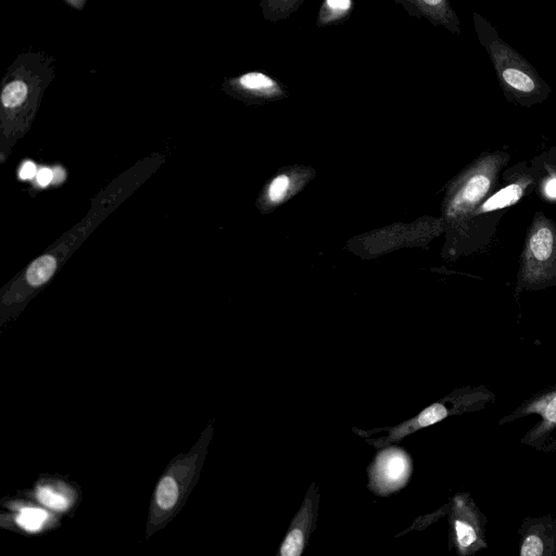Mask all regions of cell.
<instances>
[{
	"label": "cell",
	"mask_w": 556,
	"mask_h": 556,
	"mask_svg": "<svg viewBox=\"0 0 556 556\" xmlns=\"http://www.w3.org/2000/svg\"><path fill=\"white\" fill-rule=\"evenodd\" d=\"M536 414L541 417L521 438V443L539 452L556 451V439L552 437L556 429V386L542 389L525 400L510 414L498 420L503 426L516 419Z\"/></svg>",
	"instance_id": "cell-6"
},
{
	"label": "cell",
	"mask_w": 556,
	"mask_h": 556,
	"mask_svg": "<svg viewBox=\"0 0 556 556\" xmlns=\"http://www.w3.org/2000/svg\"><path fill=\"white\" fill-rule=\"evenodd\" d=\"M35 175H37L36 165L30 161L24 162L20 168L21 179H31Z\"/></svg>",
	"instance_id": "cell-21"
},
{
	"label": "cell",
	"mask_w": 556,
	"mask_h": 556,
	"mask_svg": "<svg viewBox=\"0 0 556 556\" xmlns=\"http://www.w3.org/2000/svg\"><path fill=\"white\" fill-rule=\"evenodd\" d=\"M36 179L40 186L46 187L53 180V170L43 167L37 173Z\"/></svg>",
	"instance_id": "cell-22"
},
{
	"label": "cell",
	"mask_w": 556,
	"mask_h": 556,
	"mask_svg": "<svg viewBox=\"0 0 556 556\" xmlns=\"http://www.w3.org/2000/svg\"><path fill=\"white\" fill-rule=\"evenodd\" d=\"M541 193L548 200H556V174H552L541 180Z\"/></svg>",
	"instance_id": "cell-20"
},
{
	"label": "cell",
	"mask_w": 556,
	"mask_h": 556,
	"mask_svg": "<svg viewBox=\"0 0 556 556\" xmlns=\"http://www.w3.org/2000/svg\"><path fill=\"white\" fill-rule=\"evenodd\" d=\"M414 17L426 18L454 35L460 34V21L448 0H393Z\"/></svg>",
	"instance_id": "cell-12"
},
{
	"label": "cell",
	"mask_w": 556,
	"mask_h": 556,
	"mask_svg": "<svg viewBox=\"0 0 556 556\" xmlns=\"http://www.w3.org/2000/svg\"><path fill=\"white\" fill-rule=\"evenodd\" d=\"M472 21L478 40L490 56L506 99L522 106L546 100L551 88L535 68L504 41L480 13L473 12Z\"/></svg>",
	"instance_id": "cell-1"
},
{
	"label": "cell",
	"mask_w": 556,
	"mask_h": 556,
	"mask_svg": "<svg viewBox=\"0 0 556 556\" xmlns=\"http://www.w3.org/2000/svg\"><path fill=\"white\" fill-rule=\"evenodd\" d=\"M52 170H53V180H52V182L58 184V182L63 181V179L65 178L64 170L62 168H60V167H55Z\"/></svg>",
	"instance_id": "cell-24"
},
{
	"label": "cell",
	"mask_w": 556,
	"mask_h": 556,
	"mask_svg": "<svg viewBox=\"0 0 556 556\" xmlns=\"http://www.w3.org/2000/svg\"><path fill=\"white\" fill-rule=\"evenodd\" d=\"M507 160L508 155L504 152L483 155L454 193L448 215L451 217L469 215L496 188L500 170Z\"/></svg>",
	"instance_id": "cell-7"
},
{
	"label": "cell",
	"mask_w": 556,
	"mask_h": 556,
	"mask_svg": "<svg viewBox=\"0 0 556 556\" xmlns=\"http://www.w3.org/2000/svg\"><path fill=\"white\" fill-rule=\"evenodd\" d=\"M56 267L54 257L45 255L31 263L26 277L31 286H39L50 279Z\"/></svg>",
	"instance_id": "cell-15"
},
{
	"label": "cell",
	"mask_w": 556,
	"mask_h": 556,
	"mask_svg": "<svg viewBox=\"0 0 556 556\" xmlns=\"http://www.w3.org/2000/svg\"><path fill=\"white\" fill-rule=\"evenodd\" d=\"M556 283V228L536 215L521 255L518 285L521 289H542Z\"/></svg>",
	"instance_id": "cell-3"
},
{
	"label": "cell",
	"mask_w": 556,
	"mask_h": 556,
	"mask_svg": "<svg viewBox=\"0 0 556 556\" xmlns=\"http://www.w3.org/2000/svg\"><path fill=\"white\" fill-rule=\"evenodd\" d=\"M518 535L520 556H556V519L551 515L523 518Z\"/></svg>",
	"instance_id": "cell-10"
},
{
	"label": "cell",
	"mask_w": 556,
	"mask_h": 556,
	"mask_svg": "<svg viewBox=\"0 0 556 556\" xmlns=\"http://www.w3.org/2000/svg\"><path fill=\"white\" fill-rule=\"evenodd\" d=\"M223 88L229 93L251 99L269 100L285 96L283 87L275 78L256 71L226 78Z\"/></svg>",
	"instance_id": "cell-11"
},
{
	"label": "cell",
	"mask_w": 556,
	"mask_h": 556,
	"mask_svg": "<svg viewBox=\"0 0 556 556\" xmlns=\"http://www.w3.org/2000/svg\"><path fill=\"white\" fill-rule=\"evenodd\" d=\"M353 10V0H324L317 15V26L325 27L340 23L349 17Z\"/></svg>",
	"instance_id": "cell-13"
},
{
	"label": "cell",
	"mask_w": 556,
	"mask_h": 556,
	"mask_svg": "<svg viewBox=\"0 0 556 556\" xmlns=\"http://www.w3.org/2000/svg\"><path fill=\"white\" fill-rule=\"evenodd\" d=\"M37 498L45 506L55 510H64L68 507V501L64 496L46 486L38 488Z\"/></svg>",
	"instance_id": "cell-18"
},
{
	"label": "cell",
	"mask_w": 556,
	"mask_h": 556,
	"mask_svg": "<svg viewBox=\"0 0 556 556\" xmlns=\"http://www.w3.org/2000/svg\"><path fill=\"white\" fill-rule=\"evenodd\" d=\"M495 397V393L484 384L465 386L453 390L401 424L370 430L353 428V431L365 438L368 444L379 450L397 443L407 435L438 424L447 417L481 410L489 404L494 403Z\"/></svg>",
	"instance_id": "cell-2"
},
{
	"label": "cell",
	"mask_w": 556,
	"mask_h": 556,
	"mask_svg": "<svg viewBox=\"0 0 556 556\" xmlns=\"http://www.w3.org/2000/svg\"><path fill=\"white\" fill-rule=\"evenodd\" d=\"M68 7L77 10V11H81L86 3H87V0H63Z\"/></svg>",
	"instance_id": "cell-23"
},
{
	"label": "cell",
	"mask_w": 556,
	"mask_h": 556,
	"mask_svg": "<svg viewBox=\"0 0 556 556\" xmlns=\"http://www.w3.org/2000/svg\"><path fill=\"white\" fill-rule=\"evenodd\" d=\"M319 497L318 486L313 481L279 545V556H301L303 554L311 534L316 528Z\"/></svg>",
	"instance_id": "cell-9"
},
{
	"label": "cell",
	"mask_w": 556,
	"mask_h": 556,
	"mask_svg": "<svg viewBox=\"0 0 556 556\" xmlns=\"http://www.w3.org/2000/svg\"><path fill=\"white\" fill-rule=\"evenodd\" d=\"M177 497L178 486L175 480L170 477L163 478L156 491L159 506L163 509H169L175 505Z\"/></svg>",
	"instance_id": "cell-17"
},
{
	"label": "cell",
	"mask_w": 556,
	"mask_h": 556,
	"mask_svg": "<svg viewBox=\"0 0 556 556\" xmlns=\"http://www.w3.org/2000/svg\"><path fill=\"white\" fill-rule=\"evenodd\" d=\"M382 448L368 467V489L386 496L405 485L412 472V462L405 451L393 444Z\"/></svg>",
	"instance_id": "cell-8"
},
{
	"label": "cell",
	"mask_w": 556,
	"mask_h": 556,
	"mask_svg": "<svg viewBox=\"0 0 556 556\" xmlns=\"http://www.w3.org/2000/svg\"><path fill=\"white\" fill-rule=\"evenodd\" d=\"M304 0H261L260 7L265 20L278 22L288 18Z\"/></svg>",
	"instance_id": "cell-14"
},
{
	"label": "cell",
	"mask_w": 556,
	"mask_h": 556,
	"mask_svg": "<svg viewBox=\"0 0 556 556\" xmlns=\"http://www.w3.org/2000/svg\"><path fill=\"white\" fill-rule=\"evenodd\" d=\"M290 185L288 176H277L269 185L268 197L273 202H279L286 194Z\"/></svg>",
	"instance_id": "cell-19"
},
{
	"label": "cell",
	"mask_w": 556,
	"mask_h": 556,
	"mask_svg": "<svg viewBox=\"0 0 556 556\" xmlns=\"http://www.w3.org/2000/svg\"><path fill=\"white\" fill-rule=\"evenodd\" d=\"M48 518L46 510L35 507L23 508L16 517V523L26 531H39Z\"/></svg>",
	"instance_id": "cell-16"
},
{
	"label": "cell",
	"mask_w": 556,
	"mask_h": 556,
	"mask_svg": "<svg viewBox=\"0 0 556 556\" xmlns=\"http://www.w3.org/2000/svg\"><path fill=\"white\" fill-rule=\"evenodd\" d=\"M510 176L506 179L507 184L498 189H494L488 194L469 214L471 222L477 223V229L480 230L479 239L482 245L488 241L496 227V223L504 215V212L515 205L526 195L538 180L535 169H529L525 164H518Z\"/></svg>",
	"instance_id": "cell-4"
},
{
	"label": "cell",
	"mask_w": 556,
	"mask_h": 556,
	"mask_svg": "<svg viewBox=\"0 0 556 556\" xmlns=\"http://www.w3.org/2000/svg\"><path fill=\"white\" fill-rule=\"evenodd\" d=\"M448 546L459 556H471L488 548L486 517L469 492H458L448 502Z\"/></svg>",
	"instance_id": "cell-5"
}]
</instances>
